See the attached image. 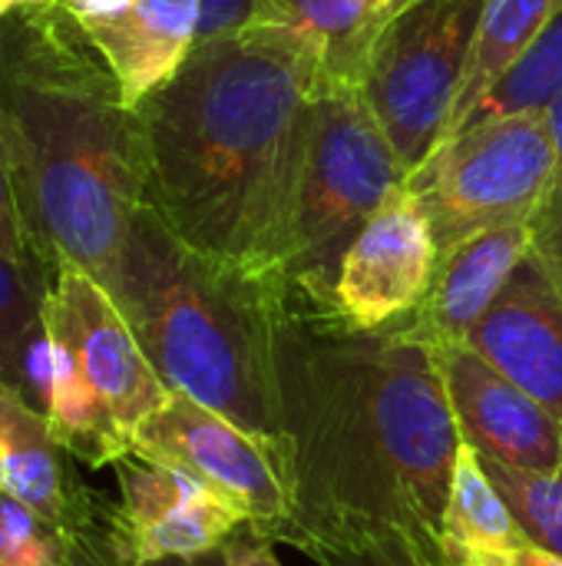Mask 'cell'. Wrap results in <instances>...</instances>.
I'll use <instances>...</instances> for the list:
<instances>
[{
  "label": "cell",
  "instance_id": "31",
  "mask_svg": "<svg viewBox=\"0 0 562 566\" xmlns=\"http://www.w3.org/2000/svg\"><path fill=\"white\" fill-rule=\"evenodd\" d=\"M40 3H53V0H0V20L23 10V7H40Z\"/></svg>",
  "mask_w": 562,
  "mask_h": 566
},
{
  "label": "cell",
  "instance_id": "13",
  "mask_svg": "<svg viewBox=\"0 0 562 566\" xmlns=\"http://www.w3.org/2000/svg\"><path fill=\"white\" fill-rule=\"evenodd\" d=\"M467 345L562 418V295L530 252Z\"/></svg>",
  "mask_w": 562,
  "mask_h": 566
},
{
  "label": "cell",
  "instance_id": "7",
  "mask_svg": "<svg viewBox=\"0 0 562 566\" xmlns=\"http://www.w3.org/2000/svg\"><path fill=\"white\" fill-rule=\"evenodd\" d=\"M487 3L490 0H414L374 43L358 90L407 172H417L444 139Z\"/></svg>",
  "mask_w": 562,
  "mask_h": 566
},
{
  "label": "cell",
  "instance_id": "2",
  "mask_svg": "<svg viewBox=\"0 0 562 566\" xmlns=\"http://www.w3.org/2000/svg\"><path fill=\"white\" fill-rule=\"evenodd\" d=\"M321 80L315 43L288 23L195 43L136 106L146 206L205 259L282 282Z\"/></svg>",
  "mask_w": 562,
  "mask_h": 566
},
{
  "label": "cell",
  "instance_id": "3",
  "mask_svg": "<svg viewBox=\"0 0 562 566\" xmlns=\"http://www.w3.org/2000/svg\"><path fill=\"white\" fill-rule=\"evenodd\" d=\"M0 133L40 255L106 282L146 202L142 133L60 0L0 20Z\"/></svg>",
  "mask_w": 562,
  "mask_h": 566
},
{
  "label": "cell",
  "instance_id": "20",
  "mask_svg": "<svg viewBox=\"0 0 562 566\" xmlns=\"http://www.w3.org/2000/svg\"><path fill=\"white\" fill-rule=\"evenodd\" d=\"M441 544L444 551H513L533 544L484 471L480 451L467 441L454 464Z\"/></svg>",
  "mask_w": 562,
  "mask_h": 566
},
{
  "label": "cell",
  "instance_id": "9",
  "mask_svg": "<svg viewBox=\"0 0 562 566\" xmlns=\"http://www.w3.org/2000/svg\"><path fill=\"white\" fill-rule=\"evenodd\" d=\"M119 507L106 521L113 566H149L215 554L245 527V514L202 478L146 461L119 458Z\"/></svg>",
  "mask_w": 562,
  "mask_h": 566
},
{
  "label": "cell",
  "instance_id": "23",
  "mask_svg": "<svg viewBox=\"0 0 562 566\" xmlns=\"http://www.w3.org/2000/svg\"><path fill=\"white\" fill-rule=\"evenodd\" d=\"M562 93V3L547 20V27L537 33L530 50L520 56V63L503 76V83L494 90V96L480 106L477 119L487 116H507V113H527V109H547Z\"/></svg>",
  "mask_w": 562,
  "mask_h": 566
},
{
  "label": "cell",
  "instance_id": "11",
  "mask_svg": "<svg viewBox=\"0 0 562 566\" xmlns=\"http://www.w3.org/2000/svg\"><path fill=\"white\" fill-rule=\"evenodd\" d=\"M441 249L417 192L401 182L341 259L335 312L361 332L394 328L424 305Z\"/></svg>",
  "mask_w": 562,
  "mask_h": 566
},
{
  "label": "cell",
  "instance_id": "25",
  "mask_svg": "<svg viewBox=\"0 0 562 566\" xmlns=\"http://www.w3.org/2000/svg\"><path fill=\"white\" fill-rule=\"evenodd\" d=\"M0 245L20 259H40V249L30 235V226H26V216H23V202H20V189H17V172H13V163H10V153H7V143H3V133H0ZM50 265V262H46Z\"/></svg>",
  "mask_w": 562,
  "mask_h": 566
},
{
  "label": "cell",
  "instance_id": "30",
  "mask_svg": "<svg viewBox=\"0 0 562 566\" xmlns=\"http://www.w3.org/2000/svg\"><path fill=\"white\" fill-rule=\"evenodd\" d=\"M149 566H222V560H219V551H215V554H205V557H189V560H162V564H149Z\"/></svg>",
  "mask_w": 562,
  "mask_h": 566
},
{
  "label": "cell",
  "instance_id": "24",
  "mask_svg": "<svg viewBox=\"0 0 562 566\" xmlns=\"http://www.w3.org/2000/svg\"><path fill=\"white\" fill-rule=\"evenodd\" d=\"M262 23H285L275 0H199L195 43L235 36Z\"/></svg>",
  "mask_w": 562,
  "mask_h": 566
},
{
  "label": "cell",
  "instance_id": "8",
  "mask_svg": "<svg viewBox=\"0 0 562 566\" xmlns=\"http://www.w3.org/2000/svg\"><path fill=\"white\" fill-rule=\"evenodd\" d=\"M129 454L202 478L245 514V531L268 544H278L291 521L278 448L182 391H169L139 424Z\"/></svg>",
  "mask_w": 562,
  "mask_h": 566
},
{
  "label": "cell",
  "instance_id": "22",
  "mask_svg": "<svg viewBox=\"0 0 562 566\" xmlns=\"http://www.w3.org/2000/svg\"><path fill=\"white\" fill-rule=\"evenodd\" d=\"M480 464L490 474L500 497L507 501V507L513 511L517 524L527 531V537L537 547L562 557V468H513L487 454H480Z\"/></svg>",
  "mask_w": 562,
  "mask_h": 566
},
{
  "label": "cell",
  "instance_id": "10",
  "mask_svg": "<svg viewBox=\"0 0 562 566\" xmlns=\"http://www.w3.org/2000/svg\"><path fill=\"white\" fill-rule=\"evenodd\" d=\"M46 332L73 355L86 385L132 451L139 424L169 398V388L113 295L89 272L56 265L46 298Z\"/></svg>",
  "mask_w": 562,
  "mask_h": 566
},
{
  "label": "cell",
  "instance_id": "15",
  "mask_svg": "<svg viewBox=\"0 0 562 566\" xmlns=\"http://www.w3.org/2000/svg\"><path fill=\"white\" fill-rule=\"evenodd\" d=\"M530 252V222L477 232L441 252L431 292L414 318L401 322L431 348L467 342L477 322L503 295L507 282Z\"/></svg>",
  "mask_w": 562,
  "mask_h": 566
},
{
  "label": "cell",
  "instance_id": "14",
  "mask_svg": "<svg viewBox=\"0 0 562 566\" xmlns=\"http://www.w3.org/2000/svg\"><path fill=\"white\" fill-rule=\"evenodd\" d=\"M63 454L46 415L0 378V491L53 527L73 554L93 517L86 488Z\"/></svg>",
  "mask_w": 562,
  "mask_h": 566
},
{
  "label": "cell",
  "instance_id": "32",
  "mask_svg": "<svg viewBox=\"0 0 562 566\" xmlns=\"http://www.w3.org/2000/svg\"><path fill=\"white\" fill-rule=\"evenodd\" d=\"M371 3H374V7H378L384 17H388V20H394V17H397V13H401L407 3H414V0H371Z\"/></svg>",
  "mask_w": 562,
  "mask_h": 566
},
{
  "label": "cell",
  "instance_id": "17",
  "mask_svg": "<svg viewBox=\"0 0 562 566\" xmlns=\"http://www.w3.org/2000/svg\"><path fill=\"white\" fill-rule=\"evenodd\" d=\"M56 269L20 259L0 245V378L46 415L53 345L46 332V298Z\"/></svg>",
  "mask_w": 562,
  "mask_h": 566
},
{
  "label": "cell",
  "instance_id": "16",
  "mask_svg": "<svg viewBox=\"0 0 562 566\" xmlns=\"http://www.w3.org/2000/svg\"><path fill=\"white\" fill-rule=\"evenodd\" d=\"M129 106L176 76L195 46L199 0H126L109 13H76Z\"/></svg>",
  "mask_w": 562,
  "mask_h": 566
},
{
  "label": "cell",
  "instance_id": "12",
  "mask_svg": "<svg viewBox=\"0 0 562 566\" xmlns=\"http://www.w3.org/2000/svg\"><path fill=\"white\" fill-rule=\"evenodd\" d=\"M441 375L460 434L480 454L513 468L556 471L562 468V418L500 368H494L474 345H437Z\"/></svg>",
  "mask_w": 562,
  "mask_h": 566
},
{
  "label": "cell",
  "instance_id": "1",
  "mask_svg": "<svg viewBox=\"0 0 562 566\" xmlns=\"http://www.w3.org/2000/svg\"><path fill=\"white\" fill-rule=\"evenodd\" d=\"M275 441L291 491L278 544L331 527H407L441 541L464 444L437 352L404 325L351 328L282 295L272 332Z\"/></svg>",
  "mask_w": 562,
  "mask_h": 566
},
{
  "label": "cell",
  "instance_id": "6",
  "mask_svg": "<svg viewBox=\"0 0 562 566\" xmlns=\"http://www.w3.org/2000/svg\"><path fill=\"white\" fill-rule=\"evenodd\" d=\"M437 249L500 229L523 226L560 186V149L547 109L487 116L441 143L411 172Z\"/></svg>",
  "mask_w": 562,
  "mask_h": 566
},
{
  "label": "cell",
  "instance_id": "33",
  "mask_svg": "<svg viewBox=\"0 0 562 566\" xmlns=\"http://www.w3.org/2000/svg\"><path fill=\"white\" fill-rule=\"evenodd\" d=\"M3 497H7V494H3V491H0V507H3Z\"/></svg>",
  "mask_w": 562,
  "mask_h": 566
},
{
  "label": "cell",
  "instance_id": "19",
  "mask_svg": "<svg viewBox=\"0 0 562 566\" xmlns=\"http://www.w3.org/2000/svg\"><path fill=\"white\" fill-rule=\"evenodd\" d=\"M275 7L315 43L328 80L361 86L374 43L391 23L371 0H275Z\"/></svg>",
  "mask_w": 562,
  "mask_h": 566
},
{
  "label": "cell",
  "instance_id": "5",
  "mask_svg": "<svg viewBox=\"0 0 562 566\" xmlns=\"http://www.w3.org/2000/svg\"><path fill=\"white\" fill-rule=\"evenodd\" d=\"M407 166L378 126L361 90L325 76L311 99L298 169L282 272L285 289L308 305L335 308V282L344 252L388 192L407 182Z\"/></svg>",
  "mask_w": 562,
  "mask_h": 566
},
{
  "label": "cell",
  "instance_id": "29",
  "mask_svg": "<svg viewBox=\"0 0 562 566\" xmlns=\"http://www.w3.org/2000/svg\"><path fill=\"white\" fill-rule=\"evenodd\" d=\"M547 119H550V129H553V139H556V149H560V182H562V93L547 106Z\"/></svg>",
  "mask_w": 562,
  "mask_h": 566
},
{
  "label": "cell",
  "instance_id": "27",
  "mask_svg": "<svg viewBox=\"0 0 562 566\" xmlns=\"http://www.w3.org/2000/svg\"><path fill=\"white\" fill-rule=\"evenodd\" d=\"M450 566H562L560 554L537 544L513 551H444Z\"/></svg>",
  "mask_w": 562,
  "mask_h": 566
},
{
  "label": "cell",
  "instance_id": "28",
  "mask_svg": "<svg viewBox=\"0 0 562 566\" xmlns=\"http://www.w3.org/2000/svg\"><path fill=\"white\" fill-rule=\"evenodd\" d=\"M219 560H222V566H282L272 544L248 534L245 527L219 547Z\"/></svg>",
  "mask_w": 562,
  "mask_h": 566
},
{
  "label": "cell",
  "instance_id": "18",
  "mask_svg": "<svg viewBox=\"0 0 562 566\" xmlns=\"http://www.w3.org/2000/svg\"><path fill=\"white\" fill-rule=\"evenodd\" d=\"M560 3L562 0H490L487 3L480 27L474 33L441 143L454 139L460 129L474 123L480 106L494 96L503 76L520 63V56L530 50V43L547 27V20L553 17Z\"/></svg>",
  "mask_w": 562,
  "mask_h": 566
},
{
  "label": "cell",
  "instance_id": "21",
  "mask_svg": "<svg viewBox=\"0 0 562 566\" xmlns=\"http://www.w3.org/2000/svg\"><path fill=\"white\" fill-rule=\"evenodd\" d=\"M288 544L318 566H450L441 541L384 524L298 534Z\"/></svg>",
  "mask_w": 562,
  "mask_h": 566
},
{
  "label": "cell",
  "instance_id": "4",
  "mask_svg": "<svg viewBox=\"0 0 562 566\" xmlns=\"http://www.w3.org/2000/svg\"><path fill=\"white\" fill-rule=\"evenodd\" d=\"M99 285L169 391L195 398L278 448L272 332L288 292L282 282L205 259L142 202Z\"/></svg>",
  "mask_w": 562,
  "mask_h": 566
},
{
  "label": "cell",
  "instance_id": "26",
  "mask_svg": "<svg viewBox=\"0 0 562 566\" xmlns=\"http://www.w3.org/2000/svg\"><path fill=\"white\" fill-rule=\"evenodd\" d=\"M530 255L562 295V182L530 219Z\"/></svg>",
  "mask_w": 562,
  "mask_h": 566
}]
</instances>
